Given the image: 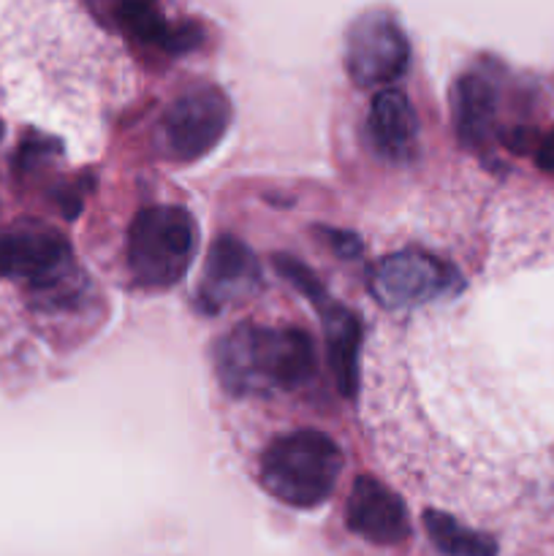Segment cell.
Wrapping results in <instances>:
<instances>
[{
    "instance_id": "7c38bea8",
    "label": "cell",
    "mask_w": 554,
    "mask_h": 556,
    "mask_svg": "<svg viewBox=\"0 0 554 556\" xmlns=\"http://www.w3.org/2000/svg\"><path fill=\"white\" fill-rule=\"evenodd\" d=\"M326 324V356L331 375L342 396H353L358 389V351H362V324L351 309L326 302L318 309Z\"/></svg>"
},
{
    "instance_id": "30bf717a",
    "label": "cell",
    "mask_w": 554,
    "mask_h": 556,
    "mask_svg": "<svg viewBox=\"0 0 554 556\" xmlns=\"http://www.w3.org/2000/svg\"><path fill=\"white\" fill-rule=\"evenodd\" d=\"M96 11L101 20L141 47L161 49L166 54H185L201 43L199 27L166 22L155 0H96Z\"/></svg>"
},
{
    "instance_id": "ac0fdd59",
    "label": "cell",
    "mask_w": 554,
    "mask_h": 556,
    "mask_svg": "<svg viewBox=\"0 0 554 556\" xmlns=\"http://www.w3.org/2000/svg\"><path fill=\"white\" fill-rule=\"evenodd\" d=\"M0 139H3V123H0Z\"/></svg>"
},
{
    "instance_id": "5b68a950",
    "label": "cell",
    "mask_w": 554,
    "mask_h": 556,
    "mask_svg": "<svg viewBox=\"0 0 554 556\" xmlns=\"http://www.w3.org/2000/svg\"><path fill=\"white\" fill-rule=\"evenodd\" d=\"M462 275L454 264L424 250H400L369 271V293L386 309H411L438 299L454 296Z\"/></svg>"
},
{
    "instance_id": "52a82bcc",
    "label": "cell",
    "mask_w": 554,
    "mask_h": 556,
    "mask_svg": "<svg viewBox=\"0 0 554 556\" xmlns=\"http://www.w3.org/2000/svg\"><path fill=\"white\" fill-rule=\"evenodd\" d=\"M411 65V41L389 11H367L348 30L345 68L356 87H389Z\"/></svg>"
},
{
    "instance_id": "e0dca14e",
    "label": "cell",
    "mask_w": 554,
    "mask_h": 556,
    "mask_svg": "<svg viewBox=\"0 0 554 556\" xmlns=\"http://www.w3.org/2000/svg\"><path fill=\"white\" fill-rule=\"evenodd\" d=\"M536 163L543 172L554 174V128L536 144Z\"/></svg>"
},
{
    "instance_id": "ba28073f",
    "label": "cell",
    "mask_w": 554,
    "mask_h": 556,
    "mask_svg": "<svg viewBox=\"0 0 554 556\" xmlns=\"http://www.w3.org/2000/svg\"><path fill=\"white\" fill-rule=\"evenodd\" d=\"M261 286V269L253 250L242 239L223 233L212 242L210 255H206L204 275H201L196 304L206 315H217L231 304H239L255 293Z\"/></svg>"
},
{
    "instance_id": "3957f363",
    "label": "cell",
    "mask_w": 554,
    "mask_h": 556,
    "mask_svg": "<svg viewBox=\"0 0 554 556\" xmlns=\"http://www.w3.org/2000/svg\"><path fill=\"white\" fill-rule=\"evenodd\" d=\"M199 248V223L185 206L155 204L130 220L125 264L144 291H168L190 271Z\"/></svg>"
},
{
    "instance_id": "6da1fadb",
    "label": "cell",
    "mask_w": 554,
    "mask_h": 556,
    "mask_svg": "<svg viewBox=\"0 0 554 556\" xmlns=\"http://www.w3.org/2000/svg\"><path fill=\"white\" fill-rule=\"evenodd\" d=\"M315 362L313 337L297 326L239 324L215 345V375L234 400L299 389L313 378Z\"/></svg>"
},
{
    "instance_id": "8fae6325",
    "label": "cell",
    "mask_w": 554,
    "mask_h": 556,
    "mask_svg": "<svg viewBox=\"0 0 554 556\" xmlns=\"http://www.w3.org/2000/svg\"><path fill=\"white\" fill-rule=\"evenodd\" d=\"M418 114L405 92L383 87L373 98L367 136L375 152L389 163H411L418 155Z\"/></svg>"
},
{
    "instance_id": "9a60e30c",
    "label": "cell",
    "mask_w": 554,
    "mask_h": 556,
    "mask_svg": "<svg viewBox=\"0 0 554 556\" xmlns=\"http://www.w3.org/2000/svg\"><path fill=\"white\" fill-rule=\"evenodd\" d=\"M275 269L280 271V275L286 277V280L291 282V286L297 288L304 299H310V302L315 304V309H320L326 302H331L329 293H326V288H324V282H320L318 277H315V271L307 269L302 261L291 258V255H286V253L275 255Z\"/></svg>"
},
{
    "instance_id": "9c48e42d",
    "label": "cell",
    "mask_w": 554,
    "mask_h": 556,
    "mask_svg": "<svg viewBox=\"0 0 554 556\" xmlns=\"http://www.w3.org/2000/svg\"><path fill=\"white\" fill-rule=\"evenodd\" d=\"M345 525L373 546H402L411 538V514L394 489L373 476L353 481L345 505Z\"/></svg>"
},
{
    "instance_id": "8992f818",
    "label": "cell",
    "mask_w": 554,
    "mask_h": 556,
    "mask_svg": "<svg viewBox=\"0 0 554 556\" xmlns=\"http://www.w3.org/2000/svg\"><path fill=\"white\" fill-rule=\"evenodd\" d=\"M234 109L215 85H196L174 98L161 119L163 147L177 163H196L210 155L231 128Z\"/></svg>"
},
{
    "instance_id": "277c9868",
    "label": "cell",
    "mask_w": 554,
    "mask_h": 556,
    "mask_svg": "<svg viewBox=\"0 0 554 556\" xmlns=\"http://www.w3.org/2000/svg\"><path fill=\"white\" fill-rule=\"evenodd\" d=\"M68 239L41 223H22L0 233V277L25 282L47 302H60L74 286Z\"/></svg>"
},
{
    "instance_id": "2e32d148",
    "label": "cell",
    "mask_w": 554,
    "mask_h": 556,
    "mask_svg": "<svg viewBox=\"0 0 554 556\" xmlns=\"http://www.w3.org/2000/svg\"><path fill=\"white\" fill-rule=\"evenodd\" d=\"M318 233H324L326 244H329L340 258H356V255L362 253V242H358V237H353V233L335 231V228H320Z\"/></svg>"
},
{
    "instance_id": "5bb4252c",
    "label": "cell",
    "mask_w": 554,
    "mask_h": 556,
    "mask_svg": "<svg viewBox=\"0 0 554 556\" xmlns=\"http://www.w3.org/2000/svg\"><path fill=\"white\" fill-rule=\"evenodd\" d=\"M424 530L435 548L445 556H498V543L492 535L459 525L454 516L443 514V510H427Z\"/></svg>"
},
{
    "instance_id": "4fadbf2b",
    "label": "cell",
    "mask_w": 554,
    "mask_h": 556,
    "mask_svg": "<svg viewBox=\"0 0 554 556\" xmlns=\"http://www.w3.org/2000/svg\"><path fill=\"white\" fill-rule=\"evenodd\" d=\"M498 117V90L483 74H465L454 85V125L462 144L481 147Z\"/></svg>"
},
{
    "instance_id": "7a4b0ae2",
    "label": "cell",
    "mask_w": 554,
    "mask_h": 556,
    "mask_svg": "<svg viewBox=\"0 0 554 556\" xmlns=\"http://www.w3.org/2000/svg\"><path fill=\"white\" fill-rule=\"evenodd\" d=\"M342 467L345 456L329 434L318 429H297L266 445L259 462V481L277 503L313 510L331 497Z\"/></svg>"
}]
</instances>
